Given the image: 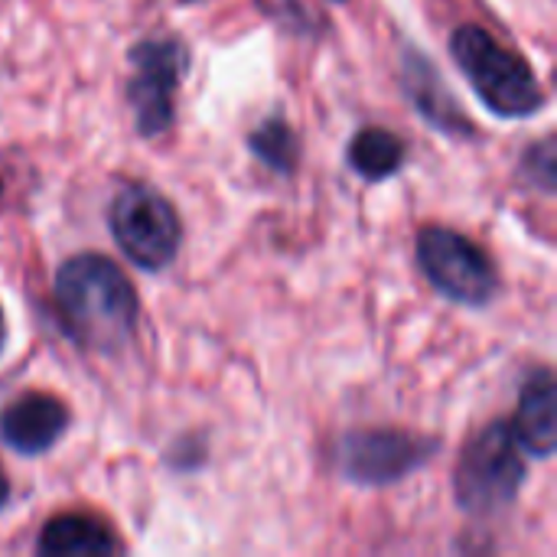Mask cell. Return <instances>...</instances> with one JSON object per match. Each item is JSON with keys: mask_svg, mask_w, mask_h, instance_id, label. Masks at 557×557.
Returning a JSON list of instances; mask_svg holds the SVG:
<instances>
[{"mask_svg": "<svg viewBox=\"0 0 557 557\" xmlns=\"http://www.w3.org/2000/svg\"><path fill=\"white\" fill-rule=\"evenodd\" d=\"M55 307L65 333L95 352L121 349L140 317L131 277L104 255H75L55 274Z\"/></svg>", "mask_w": 557, "mask_h": 557, "instance_id": "obj_1", "label": "cell"}, {"mask_svg": "<svg viewBox=\"0 0 557 557\" xmlns=\"http://www.w3.org/2000/svg\"><path fill=\"white\" fill-rule=\"evenodd\" d=\"M450 55L460 65L470 88L496 117L522 121L545 108L548 98L535 69L519 52L503 46L486 26H457L450 36Z\"/></svg>", "mask_w": 557, "mask_h": 557, "instance_id": "obj_2", "label": "cell"}, {"mask_svg": "<svg viewBox=\"0 0 557 557\" xmlns=\"http://www.w3.org/2000/svg\"><path fill=\"white\" fill-rule=\"evenodd\" d=\"M525 483V457L512 437V428L496 421L480 431L454 473V493L463 512L496 516L516 503Z\"/></svg>", "mask_w": 557, "mask_h": 557, "instance_id": "obj_3", "label": "cell"}, {"mask_svg": "<svg viewBox=\"0 0 557 557\" xmlns=\"http://www.w3.org/2000/svg\"><path fill=\"white\" fill-rule=\"evenodd\" d=\"M186 72H189V49L183 39L157 36V39H140L131 49L127 101L140 137L150 140L170 131L176 114V95Z\"/></svg>", "mask_w": 557, "mask_h": 557, "instance_id": "obj_4", "label": "cell"}, {"mask_svg": "<svg viewBox=\"0 0 557 557\" xmlns=\"http://www.w3.org/2000/svg\"><path fill=\"white\" fill-rule=\"evenodd\" d=\"M111 235L121 245V251L144 271H163L173 264L183 225L176 209L147 186H127L114 196L111 212Z\"/></svg>", "mask_w": 557, "mask_h": 557, "instance_id": "obj_5", "label": "cell"}, {"mask_svg": "<svg viewBox=\"0 0 557 557\" xmlns=\"http://www.w3.org/2000/svg\"><path fill=\"white\" fill-rule=\"evenodd\" d=\"M418 264L444 297L467 307H483L499 290L493 258L467 235L444 225H428L418 232Z\"/></svg>", "mask_w": 557, "mask_h": 557, "instance_id": "obj_6", "label": "cell"}, {"mask_svg": "<svg viewBox=\"0 0 557 557\" xmlns=\"http://www.w3.org/2000/svg\"><path fill=\"white\" fill-rule=\"evenodd\" d=\"M437 441L424 434L375 428V431H352L339 441V470L346 480L359 486H392L405 476L418 473L434 454Z\"/></svg>", "mask_w": 557, "mask_h": 557, "instance_id": "obj_7", "label": "cell"}, {"mask_svg": "<svg viewBox=\"0 0 557 557\" xmlns=\"http://www.w3.org/2000/svg\"><path fill=\"white\" fill-rule=\"evenodd\" d=\"M69 428V408L46 392L20 395L0 414V437L10 450L23 457L46 454Z\"/></svg>", "mask_w": 557, "mask_h": 557, "instance_id": "obj_8", "label": "cell"}, {"mask_svg": "<svg viewBox=\"0 0 557 557\" xmlns=\"http://www.w3.org/2000/svg\"><path fill=\"white\" fill-rule=\"evenodd\" d=\"M401 82L405 91L411 98V104L418 108V114L437 127L447 137H473L476 127L473 121L463 114L460 101L447 91V82L441 78V72L434 69V62L414 49H405V65H401Z\"/></svg>", "mask_w": 557, "mask_h": 557, "instance_id": "obj_9", "label": "cell"}, {"mask_svg": "<svg viewBox=\"0 0 557 557\" xmlns=\"http://www.w3.org/2000/svg\"><path fill=\"white\" fill-rule=\"evenodd\" d=\"M557 392L552 369H535L519 395V408H516V421L512 437L522 447V454L535 457V460H548L557 447Z\"/></svg>", "mask_w": 557, "mask_h": 557, "instance_id": "obj_10", "label": "cell"}, {"mask_svg": "<svg viewBox=\"0 0 557 557\" xmlns=\"http://www.w3.org/2000/svg\"><path fill=\"white\" fill-rule=\"evenodd\" d=\"M36 548L46 557H101L121 552L114 532L85 512H65L49 519Z\"/></svg>", "mask_w": 557, "mask_h": 557, "instance_id": "obj_11", "label": "cell"}, {"mask_svg": "<svg viewBox=\"0 0 557 557\" xmlns=\"http://www.w3.org/2000/svg\"><path fill=\"white\" fill-rule=\"evenodd\" d=\"M401 163H405V140L385 127H366L349 144V166L369 183H382L395 176Z\"/></svg>", "mask_w": 557, "mask_h": 557, "instance_id": "obj_12", "label": "cell"}, {"mask_svg": "<svg viewBox=\"0 0 557 557\" xmlns=\"http://www.w3.org/2000/svg\"><path fill=\"white\" fill-rule=\"evenodd\" d=\"M248 150L274 173L290 176L300 157L297 147V134L290 131V124L284 117H268L261 121L251 134H248Z\"/></svg>", "mask_w": 557, "mask_h": 557, "instance_id": "obj_13", "label": "cell"}, {"mask_svg": "<svg viewBox=\"0 0 557 557\" xmlns=\"http://www.w3.org/2000/svg\"><path fill=\"white\" fill-rule=\"evenodd\" d=\"M522 176L539 186L545 196H552L557 186V157H555V137H542L539 144H532L522 157Z\"/></svg>", "mask_w": 557, "mask_h": 557, "instance_id": "obj_14", "label": "cell"}, {"mask_svg": "<svg viewBox=\"0 0 557 557\" xmlns=\"http://www.w3.org/2000/svg\"><path fill=\"white\" fill-rule=\"evenodd\" d=\"M7 499H10V480H7V473L0 467V509L7 506Z\"/></svg>", "mask_w": 557, "mask_h": 557, "instance_id": "obj_15", "label": "cell"}, {"mask_svg": "<svg viewBox=\"0 0 557 557\" xmlns=\"http://www.w3.org/2000/svg\"><path fill=\"white\" fill-rule=\"evenodd\" d=\"M7 346V320H3V310H0V352Z\"/></svg>", "mask_w": 557, "mask_h": 557, "instance_id": "obj_16", "label": "cell"}, {"mask_svg": "<svg viewBox=\"0 0 557 557\" xmlns=\"http://www.w3.org/2000/svg\"><path fill=\"white\" fill-rule=\"evenodd\" d=\"M0 189H3V183H0Z\"/></svg>", "mask_w": 557, "mask_h": 557, "instance_id": "obj_17", "label": "cell"}]
</instances>
